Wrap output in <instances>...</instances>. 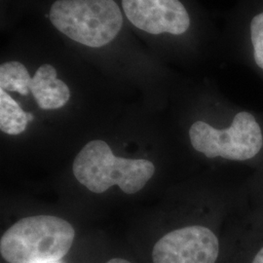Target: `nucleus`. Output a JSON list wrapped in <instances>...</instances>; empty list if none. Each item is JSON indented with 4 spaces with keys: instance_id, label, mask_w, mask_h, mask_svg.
<instances>
[{
    "instance_id": "obj_1",
    "label": "nucleus",
    "mask_w": 263,
    "mask_h": 263,
    "mask_svg": "<svg viewBox=\"0 0 263 263\" xmlns=\"http://www.w3.org/2000/svg\"><path fill=\"white\" fill-rule=\"evenodd\" d=\"M74 237V228L61 217H25L2 235L0 254L8 263L58 261L68 253Z\"/></svg>"
},
{
    "instance_id": "obj_9",
    "label": "nucleus",
    "mask_w": 263,
    "mask_h": 263,
    "mask_svg": "<svg viewBox=\"0 0 263 263\" xmlns=\"http://www.w3.org/2000/svg\"><path fill=\"white\" fill-rule=\"evenodd\" d=\"M31 80L27 67L20 62H7L0 66V89L4 91L28 96Z\"/></svg>"
},
{
    "instance_id": "obj_3",
    "label": "nucleus",
    "mask_w": 263,
    "mask_h": 263,
    "mask_svg": "<svg viewBox=\"0 0 263 263\" xmlns=\"http://www.w3.org/2000/svg\"><path fill=\"white\" fill-rule=\"evenodd\" d=\"M54 27L89 47H103L121 30V10L114 0H58L50 10Z\"/></svg>"
},
{
    "instance_id": "obj_6",
    "label": "nucleus",
    "mask_w": 263,
    "mask_h": 263,
    "mask_svg": "<svg viewBox=\"0 0 263 263\" xmlns=\"http://www.w3.org/2000/svg\"><path fill=\"white\" fill-rule=\"evenodd\" d=\"M122 7L134 26L151 34L179 35L190 26L187 11L179 0H122Z\"/></svg>"
},
{
    "instance_id": "obj_4",
    "label": "nucleus",
    "mask_w": 263,
    "mask_h": 263,
    "mask_svg": "<svg viewBox=\"0 0 263 263\" xmlns=\"http://www.w3.org/2000/svg\"><path fill=\"white\" fill-rule=\"evenodd\" d=\"M189 139L193 148L208 158L231 161L253 159L263 146L261 128L254 115L247 111L237 113L226 129L197 121L189 129Z\"/></svg>"
},
{
    "instance_id": "obj_13",
    "label": "nucleus",
    "mask_w": 263,
    "mask_h": 263,
    "mask_svg": "<svg viewBox=\"0 0 263 263\" xmlns=\"http://www.w3.org/2000/svg\"><path fill=\"white\" fill-rule=\"evenodd\" d=\"M47 263H64L63 261H61V260H58V261H53V262H47Z\"/></svg>"
},
{
    "instance_id": "obj_5",
    "label": "nucleus",
    "mask_w": 263,
    "mask_h": 263,
    "mask_svg": "<svg viewBox=\"0 0 263 263\" xmlns=\"http://www.w3.org/2000/svg\"><path fill=\"white\" fill-rule=\"evenodd\" d=\"M220 254L217 236L206 226L175 229L160 238L152 251L153 263H216Z\"/></svg>"
},
{
    "instance_id": "obj_7",
    "label": "nucleus",
    "mask_w": 263,
    "mask_h": 263,
    "mask_svg": "<svg viewBox=\"0 0 263 263\" xmlns=\"http://www.w3.org/2000/svg\"><path fill=\"white\" fill-rule=\"evenodd\" d=\"M30 93L38 106L45 110L63 107L70 98L69 88L57 78L56 68L51 65H43L38 68L30 83Z\"/></svg>"
},
{
    "instance_id": "obj_11",
    "label": "nucleus",
    "mask_w": 263,
    "mask_h": 263,
    "mask_svg": "<svg viewBox=\"0 0 263 263\" xmlns=\"http://www.w3.org/2000/svg\"><path fill=\"white\" fill-rule=\"evenodd\" d=\"M245 263H263V245H261L258 249L255 250V252L250 256V259L248 262Z\"/></svg>"
},
{
    "instance_id": "obj_12",
    "label": "nucleus",
    "mask_w": 263,
    "mask_h": 263,
    "mask_svg": "<svg viewBox=\"0 0 263 263\" xmlns=\"http://www.w3.org/2000/svg\"><path fill=\"white\" fill-rule=\"evenodd\" d=\"M106 263H132L126 259H123V258H112L110 259L109 261H107Z\"/></svg>"
},
{
    "instance_id": "obj_10",
    "label": "nucleus",
    "mask_w": 263,
    "mask_h": 263,
    "mask_svg": "<svg viewBox=\"0 0 263 263\" xmlns=\"http://www.w3.org/2000/svg\"><path fill=\"white\" fill-rule=\"evenodd\" d=\"M251 37L254 45V61L263 69V13L256 15L251 23Z\"/></svg>"
},
{
    "instance_id": "obj_2",
    "label": "nucleus",
    "mask_w": 263,
    "mask_h": 263,
    "mask_svg": "<svg viewBox=\"0 0 263 263\" xmlns=\"http://www.w3.org/2000/svg\"><path fill=\"white\" fill-rule=\"evenodd\" d=\"M76 179L100 194L118 185L126 194H135L146 185L155 173L154 164L144 159L116 157L104 141H89L73 162Z\"/></svg>"
},
{
    "instance_id": "obj_8",
    "label": "nucleus",
    "mask_w": 263,
    "mask_h": 263,
    "mask_svg": "<svg viewBox=\"0 0 263 263\" xmlns=\"http://www.w3.org/2000/svg\"><path fill=\"white\" fill-rule=\"evenodd\" d=\"M31 113L24 111L19 104L3 89H0V129L7 135H20L33 120Z\"/></svg>"
}]
</instances>
